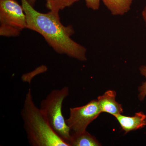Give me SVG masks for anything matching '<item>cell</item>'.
<instances>
[{
	"label": "cell",
	"instance_id": "obj_1",
	"mask_svg": "<svg viewBox=\"0 0 146 146\" xmlns=\"http://www.w3.org/2000/svg\"><path fill=\"white\" fill-rule=\"evenodd\" d=\"M27 17V29L42 35L57 53L65 54L80 61H86V49L71 38L74 33L73 27L65 26L58 13L49 11L42 13L31 5L27 0H21Z\"/></svg>",
	"mask_w": 146,
	"mask_h": 146
},
{
	"label": "cell",
	"instance_id": "obj_2",
	"mask_svg": "<svg viewBox=\"0 0 146 146\" xmlns=\"http://www.w3.org/2000/svg\"><path fill=\"white\" fill-rule=\"evenodd\" d=\"M29 143L33 146H70L53 130L33 100L31 90L26 95L21 112Z\"/></svg>",
	"mask_w": 146,
	"mask_h": 146
},
{
	"label": "cell",
	"instance_id": "obj_3",
	"mask_svg": "<svg viewBox=\"0 0 146 146\" xmlns=\"http://www.w3.org/2000/svg\"><path fill=\"white\" fill-rule=\"evenodd\" d=\"M69 94L67 86L52 90L42 100L40 108L53 130L68 144L72 135L62 114V107L63 101Z\"/></svg>",
	"mask_w": 146,
	"mask_h": 146
},
{
	"label": "cell",
	"instance_id": "obj_4",
	"mask_svg": "<svg viewBox=\"0 0 146 146\" xmlns=\"http://www.w3.org/2000/svg\"><path fill=\"white\" fill-rule=\"evenodd\" d=\"M27 17L22 5L16 0H0V35L19 36L27 29Z\"/></svg>",
	"mask_w": 146,
	"mask_h": 146
},
{
	"label": "cell",
	"instance_id": "obj_5",
	"mask_svg": "<svg viewBox=\"0 0 146 146\" xmlns=\"http://www.w3.org/2000/svg\"><path fill=\"white\" fill-rule=\"evenodd\" d=\"M101 112L98 100H94L83 106L70 108V116L65 121L71 131L82 133Z\"/></svg>",
	"mask_w": 146,
	"mask_h": 146
},
{
	"label": "cell",
	"instance_id": "obj_6",
	"mask_svg": "<svg viewBox=\"0 0 146 146\" xmlns=\"http://www.w3.org/2000/svg\"><path fill=\"white\" fill-rule=\"evenodd\" d=\"M114 117L125 134L131 131L141 129L146 125V115L143 112H136L132 117H127L121 114Z\"/></svg>",
	"mask_w": 146,
	"mask_h": 146
},
{
	"label": "cell",
	"instance_id": "obj_7",
	"mask_svg": "<svg viewBox=\"0 0 146 146\" xmlns=\"http://www.w3.org/2000/svg\"><path fill=\"white\" fill-rule=\"evenodd\" d=\"M116 92L108 90L102 96L98 97V100L102 112L109 113L114 116L123 112L122 106L116 101Z\"/></svg>",
	"mask_w": 146,
	"mask_h": 146
},
{
	"label": "cell",
	"instance_id": "obj_8",
	"mask_svg": "<svg viewBox=\"0 0 146 146\" xmlns=\"http://www.w3.org/2000/svg\"><path fill=\"white\" fill-rule=\"evenodd\" d=\"M114 16H122L127 13L133 0H101Z\"/></svg>",
	"mask_w": 146,
	"mask_h": 146
},
{
	"label": "cell",
	"instance_id": "obj_9",
	"mask_svg": "<svg viewBox=\"0 0 146 146\" xmlns=\"http://www.w3.org/2000/svg\"><path fill=\"white\" fill-rule=\"evenodd\" d=\"M70 146H99L100 144L96 138L85 131L82 133H74L68 142Z\"/></svg>",
	"mask_w": 146,
	"mask_h": 146
},
{
	"label": "cell",
	"instance_id": "obj_10",
	"mask_svg": "<svg viewBox=\"0 0 146 146\" xmlns=\"http://www.w3.org/2000/svg\"><path fill=\"white\" fill-rule=\"evenodd\" d=\"M79 0H46V7L50 11L59 13L60 11L70 7Z\"/></svg>",
	"mask_w": 146,
	"mask_h": 146
},
{
	"label": "cell",
	"instance_id": "obj_11",
	"mask_svg": "<svg viewBox=\"0 0 146 146\" xmlns=\"http://www.w3.org/2000/svg\"><path fill=\"white\" fill-rule=\"evenodd\" d=\"M140 73L146 78V65H143L140 68ZM139 94L138 98L141 101L143 100L146 96V81L142 84L141 86L138 87Z\"/></svg>",
	"mask_w": 146,
	"mask_h": 146
},
{
	"label": "cell",
	"instance_id": "obj_12",
	"mask_svg": "<svg viewBox=\"0 0 146 146\" xmlns=\"http://www.w3.org/2000/svg\"><path fill=\"white\" fill-rule=\"evenodd\" d=\"M101 0H85L86 7L94 10L99 9Z\"/></svg>",
	"mask_w": 146,
	"mask_h": 146
},
{
	"label": "cell",
	"instance_id": "obj_13",
	"mask_svg": "<svg viewBox=\"0 0 146 146\" xmlns=\"http://www.w3.org/2000/svg\"><path fill=\"white\" fill-rule=\"evenodd\" d=\"M142 14V16H143V18L144 21H145L146 25V6L145 7V8H144L143 10Z\"/></svg>",
	"mask_w": 146,
	"mask_h": 146
},
{
	"label": "cell",
	"instance_id": "obj_14",
	"mask_svg": "<svg viewBox=\"0 0 146 146\" xmlns=\"http://www.w3.org/2000/svg\"><path fill=\"white\" fill-rule=\"evenodd\" d=\"M37 1V0H27L29 3L33 7L34 6L35 3Z\"/></svg>",
	"mask_w": 146,
	"mask_h": 146
}]
</instances>
